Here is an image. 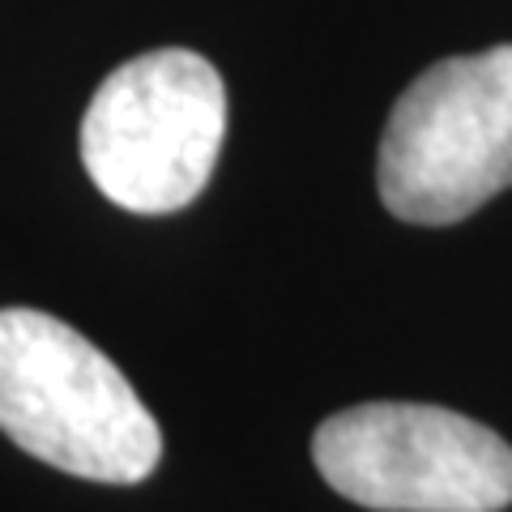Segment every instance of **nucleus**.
Returning <instances> with one entry per match:
<instances>
[{
  "instance_id": "7ed1b4c3",
  "label": "nucleus",
  "mask_w": 512,
  "mask_h": 512,
  "mask_svg": "<svg viewBox=\"0 0 512 512\" xmlns=\"http://www.w3.org/2000/svg\"><path fill=\"white\" fill-rule=\"evenodd\" d=\"M222 141L227 86L188 47L120 64L82 116V163L94 188L133 214H175L197 201Z\"/></svg>"
},
{
  "instance_id": "20e7f679",
  "label": "nucleus",
  "mask_w": 512,
  "mask_h": 512,
  "mask_svg": "<svg viewBox=\"0 0 512 512\" xmlns=\"http://www.w3.org/2000/svg\"><path fill=\"white\" fill-rule=\"evenodd\" d=\"M320 478L380 512H500L512 504V444L444 406L367 402L316 427Z\"/></svg>"
},
{
  "instance_id": "f257e3e1",
  "label": "nucleus",
  "mask_w": 512,
  "mask_h": 512,
  "mask_svg": "<svg viewBox=\"0 0 512 512\" xmlns=\"http://www.w3.org/2000/svg\"><path fill=\"white\" fill-rule=\"evenodd\" d=\"M0 431L94 483H141L163 457L158 419L120 367L35 308H0Z\"/></svg>"
},
{
  "instance_id": "f03ea898",
  "label": "nucleus",
  "mask_w": 512,
  "mask_h": 512,
  "mask_svg": "<svg viewBox=\"0 0 512 512\" xmlns=\"http://www.w3.org/2000/svg\"><path fill=\"white\" fill-rule=\"evenodd\" d=\"M376 184L389 214L419 227L461 222L512 188V43L414 77L384 124Z\"/></svg>"
}]
</instances>
